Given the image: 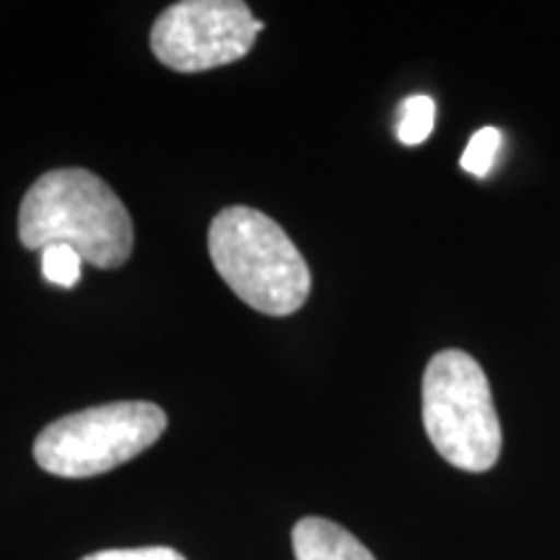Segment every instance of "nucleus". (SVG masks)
<instances>
[{
	"label": "nucleus",
	"mask_w": 560,
	"mask_h": 560,
	"mask_svg": "<svg viewBox=\"0 0 560 560\" xmlns=\"http://www.w3.org/2000/svg\"><path fill=\"white\" fill-rule=\"evenodd\" d=\"M19 240L26 249L68 244L94 268H122L132 255V219L117 192L86 170H55L24 195Z\"/></svg>",
	"instance_id": "1"
},
{
	"label": "nucleus",
	"mask_w": 560,
	"mask_h": 560,
	"mask_svg": "<svg viewBox=\"0 0 560 560\" xmlns=\"http://www.w3.org/2000/svg\"><path fill=\"white\" fill-rule=\"evenodd\" d=\"M208 252L229 289L268 317H289L310 299V265L289 234L260 210H221L210 223Z\"/></svg>",
	"instance_id": "2"
},
{
	"label": "nucleus",
	"mask_w": 560,
	"mask_h": 560,
	"mask_svg": "<svg viewBox=\"0 0 560 560\" xmlns=\"http://www.w3.org/2000/svg\"><path fill=\"white\" fill-rule=\"evenodd\" d=\"M423 425L433 450L465 472L501 457V423L486 371L465 350H441L423 374Z\"/></svg>",
	"instance_id": "3"
},
{
	"label": "nucleus",
	"mask_w": 560,
	"mask_h": 560,
	"mask_svg": "<svg viewBox=\"0 0 560 560\" xmlns=\"http://www.w3.org/2000/svg\"><path fill=\"white\" fill-rule=\"evenodd\" d=\"M166 431V412L153 402L96 405L52 420L34 441V459L58 478H94L136 459Z\"/></svg>",
	"instance_id": "4"
},
{
	"label": "nucleus",
	"mask_w": 560,
	"mask_h": 560,
	"mask_svg": "<svg viewBox=\"0 0 560 560\" xmlns=\"http://www.w3.org/2000/svg\"><path fill=\"white\" fill-rule=\"evenodd\" d=\"M262 30L240 0H182L156 19L151 50L166 68L200 73L242 60Z\"/></svg>",
	"instance_id": "5"
},
{
	"label": "nucleus",
	"mask_w": 560,
	"mask_h": 560,
	"mask_svg": "<svg viewBox=\"0 0 560 560\" xmlns=\"http://www.w3.org/2000/svg\"><path fill=\"white\" fill-rule=\"evenodd\" d=\"M291 540L296 560H376L348 529L322 516L296 522Z\"/></svg>",
	"instance_id": "6"
},
{
	"label": "nucleus",
	"mask_w": 560,
	"mask_h": 560,
	"mask_svg": "<svg viewBox=\"0 0 560 560\" xmlns=\"http://www.w3.org/2000/svg\"><path fill=\"white\" fill-rule=\"evenodd\" d=\"M433 125H436V104H433L431 96H408L397 109V138L405 145L423 143L431 136Z\"/></svg>",
	"instance_id": "7"
},
{
	"label": "nucleus",
	"mask_w": 560,
	"mask_h": 560,
	"mask_svg": "<svg viewBox=\"0 0 560 560\" xmlns=\"http://www.w3.org/2000/svg\"><path fill=\"white\" fill-rule=\"evenodd\" d=\"M81 265L83 257L68 244H50L42 249V276L62 289H73L79 283Z\"/></svg>",
	"instance_id": "8"
},
{
	"label": "nucleus",
	"mask_w": 560,
	"mask_h": 560,
	"mask_svg": "<svg viewBox=\"0 0 560 560\" xmlns=\"http://www.w3.org/2000/svg\"><path fill=\"white\" fill-rule=\"evenodd\" d=\"M499 149H501V130L482 128L470 138V143H467V149L459 159V166L465 172H470L472 177H486V174L493 170Z\"/></svg>",
	"instance_id": "9"
},
{
	"label": "nucleus",
	"mask_w": 560,
	"mask_h": 560,
	"mask_svg": "<svg viewBox=\"0 0 560 560\" xmlns=\"http://www.w3.org/2000/svg\"><path fill=\"white\" fill-rule=\"evenodd\" d=\"M81 560H187L172 548H125V550H100Z\"/></svg>",
	"instance_id": "10"
}]
</instances>
